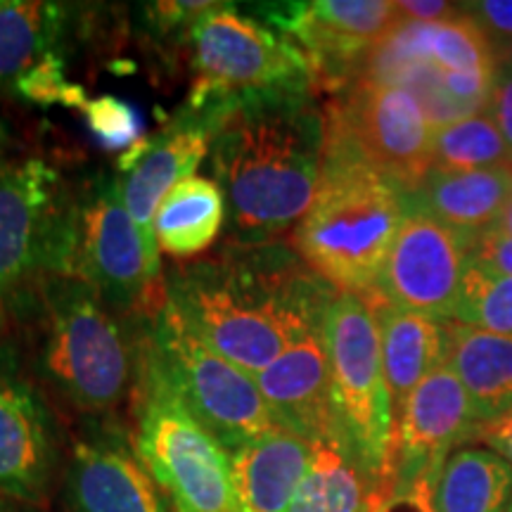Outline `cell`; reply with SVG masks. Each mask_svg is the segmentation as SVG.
<instances>
[{"mask_svg":"<svg viewBox=\"0 0 512 512\" xmlns=\"http://www.w3.org/2000/svg\"><path fill=\"white\" fill-rule=\"evenodd\" d=\"M166 302L216 354L259 375L294 342L323 330L337 290L285 240L226 242L164 273Z\"/></svg>","mask_w":512,"mask_h":512,"instance_id":"1","label":"cell"},{"mask_svg":"<svg viewBox=\"0 0 512 512\" xmlns=\"http://www.w3.org/2000/svg\"><path fill=\"white\" fill-rule=\"evenodd\" d=\"M325 110L311 91L238 98L216 126L211 174L226 197L228 242L259 245L294 230L316 197Z\"/></svg>","mask_w":512,"mask_h":512,"instance_id":"2","label":"cell"},{"mask_svg":"<svg viewBox=\"0 0 512 512\" xmlns=\"http://www.w3.org/2000/svg\"><path fill=\"white\" fill-rule=\"evenodd\" d=\"M29 347L41 387L91 418H110L131 399L138 373V320H126L76 275L46 273L17 297L10 325Z\"/></svg>","mask_w":512,"mask_h":512,"instance_id":"3","label":"cell"},{"mask_svg":"<svg viewBox=\"0 0 512 512\" xmlns=\"http://www.w3.org/2000/svg\"><path fill=\"white\" fill-rule=\"evenodd\" d=\"M408 214V195L325 114L323 174L290 245L337 292H373Z\"/></svg>","mask_w":512,"mask_h":512,"instance_id":"4","label":"cell"},{"mask_svg":"<svg viewBox=\"0 0 512 512\" xmlns=\"http://www.w3.org/2000/svg\"><path fill=\"white\" fill-rule=\"evenodd\" d=\"M131 444L174 512H238L230 453L188 413L140 335Z\"/></svg>","mask_w":512,"mask_h":512,"instance_id":"5","label":"cell"},{"mask_svg":"<svg viewBox=\"0 0 512 512\" xmlns=\"http://www.w3.org/2000/svg\"><path fill=\"white\" fill-rule=\"evenodd\" d=\"M86 280L117 316L152 318L166 302L164 268L128 214L112 171H88L69 190L67 273Z\"/></svg>","mask_w":512,"mask_h":512,"instance_id":"6","label":"cell"},{"mask_svg":"<svg viewBox=\"0 0 512 512\" xmlns=\"http://www.w3.org/2000/svg\"><path fill=\"white\" fill-rule=\"evenodd\" d=\"M140 335L188 413L228 453L278 430L254 375L216 354L169 302L140 320Z\"/></svg>","mask_w":512,"mask_h":512,"instance_id":"7","label":"cell"},{"mask_svg":"<svg viewBox=\"0 0 512 512\" xmlns=\"http://www.w3.org/2000/svg\"><path fill=\"white\" fill-rule=\"evenodd\" d=\"M323 332L344 444L375 482L394 489V413L373 311L361 294L337 292Z\"/></svg>","mask_w":512,"mask_h":512,"instance_id":"8","label":"cell"},{"mask_svg":"<svg viewBox=\"0 0 512 512\" xmlns=\"http://www.w3.org/2000/svg\"><path fill=\"white\" fill-rule=\"evenodd\" d=\"M72 181L41 152L0 159V342L17 297L36 278L67 271Z\"/></svg>","mask_w":512,"mask_h":512,"instance_id":"9","label":"cell"},{"mask_svg":"<svg viewBox=\"0 0 512 512\" xmlns=\"http://www.w3.org/2000/svg\"><path fill=\"white\" fill-rule=\"evenodd\" d=\"M188 50L195 72L188 95L192 107L316 88L309 60L290 38L230 3H219L192 27Z\"/></svg>","mask_w":512,"mask_h":512,"instance_id":"10","label":"cell"},{"mask_svg":"<svg viewBox=\"0 0 512 512\" xmlns=\"http://www.w3.org/2000/svg\"><path fill=\"white\" fill-rule=\"evenodd\" d=\"M256 17L290 38L309 60L316 86L344 91L363 72L370 53L396 29L392 0H316L261 3Z\"/></svg>","mask_w":512,"mask_h":512,"instance_id":"11","label":"cell"},{"mask_svg":"<svg viewBox=\"0 0 512 512\" xmlns=\"http://www.w3.org/2000/svg\"><path fill=\"white\" fill-rule=\"evenodd\" d=\"M325 114L406 195L430 174L434 126L406 88L361 76L325 107Z\"/></svg>","mask_w":512,"mask_h":512,"instance_id":"12","label":"cell"},{"mask_svg":"<svg viewBox=\"0 0 512 512\" xmlns=\"http://www.w3.org/2000/svg\"><path fill=\"white\" fill-rule=\"evenodd\" d=\"M48 396L10 342H0V496L46 510L60 467Z\"/></svg>","mask_w":512,"mask_h":512,"instance_id":"13","label":"cell"},{"mask_svg":"<svg viewBox=\"0 0 512 512\" xmlns=\"http://www.w3.org/2000/svg\"><path fill=\"white\" fill-rule=\"evenodd\" d=\"M470 249V235L408 204L375 290L401 309L448 323L456 313Z\"/></svg>","mask_w":512,"mask_h":512,"instance_id":"14","label":"cell"},{"mask_svg":"<svg viewBox=\"0 0 512 512\" xmlns=\"http://www.w3.org/2000/svg\"><path fill=\"white\" fill-rule=\"evenodd\" d=\"M233 102H207L202 107L185 102L157 133L140 138L119 157L117 169L124 174L121 195L126 209L152 249H157L155 216L159 204L174 185L195 174L204 157H209L216 126Z\"/></svg>","mask_w":512,"mask_h":512,"instance_id":"15","label":"cell"},{"mask_svg":"<svg viewBox=\"0 0 512 512\" xmlns=\"http://www.w3.org/2000/svg\"><path fill=\"white\" fill-rule=\"evenodd\" d=\"M64 489L72 512H174L112 415L74 439Z\"/></svg>","mask_w":512,"mask_h":512,"instance_id":"16","label":"cell"},{"mask_svg":"<svg viewBox=\"0 0 512 512\" xmlns=\"http://www.w3.org/2000/svg\"><path fill=\"white\" fill-rule=\"evenodd\" d=\"M479 420L458 375L444 361L422 380L394 422V486L439 475L453 446L475 439Z\"/></svg>","mask_w":512,"mask_h":512,"instance_id":"17","label":"cell"},{"mask_svg":"<svg viewBox=\"0 0 512 512\" xmlns=\"http://www.w3.org/2000/svg\"><path fill=\"white\" fill-rule=\"evenodd\" d=\"M275 425L306 441L339 437L325 332H311L254 375Z\"/></svg>","mask_w":512,"mask_h":512,"instance_id":"18","label":"cell"},{"mask_svg":"<svg viewBox=\"0 0 512 512\" xmlns=\"http://www.w3.org/2000/svg\"><path fill=\"white\" fill-rule=\"evenodd\" d=\"M380 332V351L394 422L415 387L446 361V328L439 320L401 309L373 290L363 294Z\"/></svg>","mask_w":512,"mask_h":512,"instance_id":"19","label":"cell"},{"mask_svg":"<svg viewBox=\"0 0 512 512\" xmlns=\"http://www.w3.org/2000/svg\"><path fill=\"white\" fill-rule=\"evenodd\" d=\"M313 444L273 430L230 453L238 512H287L309 470Z\"/></svg>","mask_w":512,"mask_h":512,"instance_id":"20","label":"cell"},{"mask_svg":"<svg viewBox=\"0 0 512 512\" xmlns=\"http://www.w3.org/2000/svg\"><path fill=\"white\" fill-rule=\"evenodd\" d=\"M512 200V166L477 171L430 169L408 204L425 211L453 230L475 238L498 223Z\"/></svg>","mask_w":512,"mask_h":512,"instance_id":"21","label":"cell"},{"mask_svg":"<svg viewBox=\"0 0 512 512\" xmlns=\"http://www.w3.org/2000/svg\"><path fill=\"white\" fill-rule=\"evenodd\" d=\"M446 363L470 396L479 425L512 408V335L444 323Z\"/></svg>","mask_w":512,"mask_h":512,"instance_id":"22","label":"cell"},{"mask_svg":"<svg viewBox=\"0 0 512 512\" xmlns=\"http://www.w3.org/2000/svg\"><path fill=\"white\" fill-rule=\"evenodd\" d=\"M392 489L363 470L344 439L313 441L309 470L287 512H377Z\"/></svg>","mask_w":512,"mask_h":512,"instance_id":"23","label":"cell"},{"mask_svg":"<svg viewBox=\"0 0 512 512\" xmlns=\"http://www.w3.org/2000/svg\"><path fill=\"white\" fill-rule=\"evenodd\" d=\"M226 228V197L211 178L190 176L169 190L155 216L159 254L195 261L209 252Z\"/></svg>","mask_w":512,"mask_h":512,"instance_id":"24","label":"cell"},{"mask_svg":"<svg viewBox=\"0 0 512 512\" xmlns=\"http://www.w3.org/2000/svg\"><path fill=\"white\" fill-rule=\"evenodd\" d=\"M72 8L38 0H0V95L15 91L19 76L57 46L69 29Z\"/></svg>","mask_w":512,"mask_h":512,"instance_id":"25","label":"cell"},{"mask_svg":"<svg viewBox=\"0 0 512 512\" xmlns=\"http://www.w3.org/2000/svg\"><path fill=\"white\" fill-rule=\"evenodd\" d=\"M437 512H508L512 467L489 448L460 446L437 475Z\"/></svg>","mask_w":512,"mask_h":512,"instance_id":"26","label":"cell"},{"mask_svg":"<svg viewBox=\"0 0 512 512\" xmlns=\"http://www.w3.org/2000/svg\"><path fill=\"white\" fill-rule=\"evenodd\" d=\"M498 166H512V159L501 131L486 112L434 126L432 169L477 171Z\"/></svg>","mask_w":512,"mask_h":512,"instance_id":"27","label":"cell"},{"mask_svg":"<svg viewBox=\"0 0 512 512\" xmlns=\"http://www.w3.org/2000/svg\"><path fill=\"white\" fill-rule=\"evenodd\" d=\"M453 323L494 335H512V278L470 259Z\"/></svg>","mask_w":512,"mask_h":512,"instance_id":"28","label":"cell"},{"mask_svg":"<svg viewBox=\"0 0 512 512\" xmlns=\"http://www.w3.org/2000/svg\"><path fill=\"white\" fill-rule=\"evenodd\" d=\"M15 93L34 102V105H64L74 107V110H83V105L91 100L81 83L67 79V62L60 53L46 55L27 74L19 76Z\"/></svg>","mask_w":512,"mask_h":512,"instance_id":"29","label":"cell"},{"mask_svg":"<svg viewBox=\"0 0 512 512\" xmlns=\"http://www.w3.org/2000/svg\"><path fill=\"white\" fill-rule=\"evenodd\" d=\"M83 119L88 131L107 150H128L140 140L143 121L133 105L114 95H100L83 105Z\"/></svg>","mask_w":512,"mask_h":512,"instance_id":"30","label":"cell"},{"mask_svg":"<svg viewBox=\"0 0 512 512\" xmlns=\"http://www.w3.org/2000/svg\"><path fill=\"white\" fill-rule=\"evenodd\" d=\"M219 3L211 0H159V3L140 5V29L145 31L152 41L174 43V46H188L190 31L200 19L214 10Z\"/></svg>","mask_w":512,"mask_h":512,"instance_id":"31","label":"cell"},{"mask_svg":"<svg viewBox=\"0 0 512 512\" xmlns=\"http://www.w3.org/2000/svg\"><path fill=\"white\" fill-rule=\"evenodd\" d=\"M460 8L484 31L494 50L512 41V0H477Z\"/></svg>","mask_w":512,"mask_h":512,"instance_id":"32","label":"cell"},{"mask_svg":"<svg viewBox=\"0 0 512 512\" xmlns=\"http://www.w3.org/2000/svg\"><path fill=\"white\" fill-rule=\"evenodd\" d=\"M470 259L512 278V238L494 223L472 238Z\"/></svg>","mask_w":512,"mask_h":512,"instance_id":"33","label":"cell"},{"mask_svg":"<svg viewBox=\"0 0 512 512\" xmlns=\"http://www.w3.org/2000/svg\"><path fill=\"white\" fill-rule=\"evenodd\" d=\"M486 114L494 119L496 128L501 131L505 147H508L510 159H512V72L498 69L496 86H494V93H491Z\"/></svg>","mask_w":512,"mask_h":512,"instance_id":"34","label":"cell"},{"mask_svg":"<svg viewBox=\"0 0 512 512\" xmlns=\"http://www.w3.org/2000/svg\"><path fill=\"white\" fill-rule=\"evenodd\" d=\"M475 441L494 451L496 456H501L512 467V408L494 420L482 422L475 434Z\"/></svg>","mask_w":512,"mask_h":512,"instance_id":"35","label":"cell"},{"mask_svg":"<svg viewBox=\"0 0 512 512\" xmlns=\"http://www.w3.org/2000/svg\"><path fill=\"white\" fill-rule=\"evenodd\" d=\"M396 8L401 12V19L418 24L444 22L460 12V5L446 3V0H399Z\"/></svg>","mask_w":512,"mask_h":512,"instance_id":"36","label":"cell"},{"mask_svg":"<svg viewBox=\"0 0 512 512\" xmlns=\"http://www.w3.org/2000/svg\"><path fill=\"white\" fill-rule=\"evenodd\" d=\"M0 512H46V510L36 508V505L12 501L8 496H0Z\"/></svg>","mask_w":512,"mask_h":512,"instance_id":"37","label":"cell"},{"mask_svg":"<svg viewBox=\"0 0 512 512\" xmlns=\"http://www.w3.org/2000/svg\"><path fill=\"white\" fill-rule=\"evenodd\" d=\"M496 64H498V69L512 72V41L505 43V46H501V48H496Z\"/></svg>","mask_w":512,"mask_h":512,"instance_id":"38","label":"cell"},{"mask_svg":"<svg viewBox=\"0 0 512 512\" xmlns=\"http://www.w3.org/2000/svg\"><path fill=\"white\" fill-rule=\"evenodd\" d=\"M496 226L501 228V230H505V233H508L510 238H512V200H510L508 207H505V211L501 214V219H498Z\"/></svg>","mask_w":512,"mask_h":512,"instance_id":"39","label":"cell"},{"mask_svg":"<svg viewBox=\"0 0 512 512\" xmlns=\"http://www.w3.org/2000/svg\"><path fill=\"white\" fill-rule=\"evenodd\" d=\"M5 155H10V133H8V128L0 124V159H3Z\"/></svg>","mask_w":512,"mask_h":512,"instance_id":"40","label":"cell"},{"mask_svg":"<svg viewBox=\"0 0 512 512\" xmlns=\"http://www.w3.org/2000/svg\"><path fill=\"white\" fill-rule=\"evenodd\" d=\"M508 512H512V501H510V508H508Z\"/></svg>","mask_w":512,"mask_h":512,"instance_id":"41","label":"cell"}]
</instances>
